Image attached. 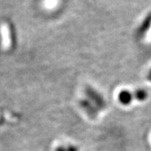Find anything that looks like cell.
<instances>
[{"mask_svg": "<svg viewBox=\"0 0 151 151\" xmlns=\"http://www.w3.org/2000/svg\"><path fill=\"white\" fill-rule=\"evenodd\" d=\"M1 33H2V45L4 48H8L10 45V35L9 30L7 25H2L1 27Z\"/></svg>", "mask_w": 151, "mask_h": 151, "instance_id": "6da1fadb", "label": "cell"}, {"mask_svg": "<svg viewBox=\"0 0 151 151\" xmlns=\"http://www.w3.org/2000/svg\"><path fill=\"white\" fill-rule=\"evenodd\" d=\"M118 99L121 104L127 105V104H129L132 101V94H130L128 91H122L119 93Z\"/></svg>", "mask_w": 151, "mask_h": 151, "instance_id": "7a4b0ae2", "label": "cell"}, {"mask_svg": "<svg viewBox=\"0 0 151 151\" xmlns=\"http://www.w3.org/2000/svg\"><path fill=\"white\" fill-rule=\"evenodd\" d=\"M135 97L137 100L139 101H144L147 98V94L144 91V90H138L136 91V94H135Z\"/></svg>", "mask_w": 151, "mask_h": 151, "instance_id": "3957f363", "label": "cell"}, {"mask_svg": "<svg viewBox=\"0 0 151 151\" xmlns=\"http://www.w3.org/2000/svg\"><path fill=\"white\" fill-rule=\"evenodd\" d=\"M68 151H77V150L75 149V147H68V149L67 150Z\"/></svg>", "mask_w": 151, "mask_h": 151, "instance_id": "277c9868", "label": "cell"}, {"mask_svg": "<svg viewBox=\"0 0 151 151\" xmlns=\"http://www.w3.org/2000/svg\"><path fill=\"white\" fill-rule=\"evenodd\" d=\"M57 151H66V150L64 149L63 147H59V148H58Z\"/></svg>", "mask_w": 151, "mask_h": 151, "instance_id": "5b68a950", "label": "cell"}, {"mask_svg": "<svg viewBox=\"0 0 151 151\" xmlns=\"http://www.w3.org/2000/svg\"><path fill=\"white\" fill-rule=\"evenodd\" d=\"M150 75H151V71H150Z\"/></svg>", "mask_w": 151, "mask_h": 151, "instance_id": "8992f818", "label": "cell"}]
</instances>
